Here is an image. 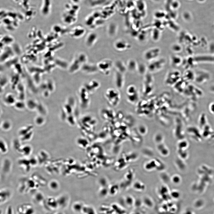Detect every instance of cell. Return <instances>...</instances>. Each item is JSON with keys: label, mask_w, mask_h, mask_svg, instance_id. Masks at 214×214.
Segmentation results:
<instances>
[{"label": "cell", "mask_w": 214, "mask_h": 214, "mask_svg": "<svg viewBox=\"0 0 214 214\" xmlns=\"http://www.w3.org/2000/svg\"><path fill=\"white\" fill-rule=\"evenodd\" d=\"M104 96L107 102L112 107L118 106L120 103L121 94L117 89L112 88L107 89L105 92Z\"/></svg>", "instance_id": "6da1fadb"}, {"label": "cell", "mask_w": 214, "mask_h": 214, "mask_svg": "<svg viewBox=\"0 0 214 214\" xmlns=\"http://www.w3.org/2000/svg\"><path fill=\"white\" fill-rule=\"evenodd\" d=\"M98 70L104 75H108L110 73L112 66V62L109 60H104L97 64Z\"/></svg>", "instance_id": "7a4b0ae2"}, {"label": "cell", "mask_w": 214, "mask_h": 214, "mask_svg": "<svg viewBox=\"0 0 214 214\" xmlns=\"http://www.w3.org/2000/svg\"><path fill=\"white\" fill-rule=\"evenodd\" d=\"M127 98L128 101L131 103H135L138 98L135 87L132 85L129 86L126 90Z\"/></svg>", "instance_id": "3957f363"}, {"label": "cell", "mask_w": 214, "mask_h": 214, "mask_svg": "<svg viewBox=\"0 0 214 214\" xmlns=\"http://www.w3.org/2000/svg\"><path fill=\"white\" fill-rule=\"evenodd\" d=\"M90 94L84 87L80 93V98L83 108L86 109L88 108L90 104Z\"/></svg>", "instance_id": "277c9868"}, {"label": "cell", "mask_w": 214, "mask_h": 214, "mask_svg": "<svg viewBox=\"0 0 214 214\" xmlns=\"http://www.w3.org/2000/svg\"><path fill=\"white\" fill-rule=\"evenodd\" d=\"M100 86V82L96 80H92L87 82L84 87L91 95L95 93Z\"/></svg>", "instance_id": "5b68a950"}, {"label": "cell", "mask_w": 214, "mask_h": 214, "mask_svg": "<svg viewBox=\"0 0 214 214\" xmlns=\"http://www.w3.org/2000/svg\"><path fill=\"white\" fill-rule=\"evenodd\" d=\"M98 38L97 34L95 33H90L88 34L86 40V43L87 46L91 47L95 43Z\"/></svg>", "instance_id": "8992f818"}, {"label": "cell", "mask_w": 214, "mask_h": 214, "mask_svg": "<svg viewBox=\"0 0 214 214\" xmlns=\"http://www.w3.org/2000/svg\"><path fill=\"white\" fill-rule=\"evenodd\" d=\"M123 74L117 71L115 75V84L117 88L122 89L124 85V78Z\"/></svg>", "instance_id": "52a82bcc"}, {"label": "cell", "mask_w": 214, "mask_h": 214, "mask_svg": "<svg viewBox=\"0 0 214 214\" xmlns=\"http://www.w3.org/2000/svg\"><path fill=\"white\" fill-rule=\"evenodd\" d=\"M114 47L117 50L123 51L129 49L130 45L126 41L124 40H119L115 43Z\"/></svg>", "instance_id": "ba28073f"}, {"label": "cell", "mask_w": 214, "mask_h": 214, "mask_svg": "<svg viewBox=\"0 0 214 214\" xmlns=\"http://www.w3.org/2000/svg\"><path fill=\"white\" fill-rule=\"evenodd\" d=\"M83 69L84 71L88 74L96 73L98 70L97 66L90 64H84Z\"/></svg>", "instance_id": "9c48e42d"}, {"label": "cell", "mask_w": 214, "mask_h": 214, "mask_svg": "<svg viewBox=\"0 0 214 214\" xmlns=\"http://www.w3.org/2000/svg\"><path fill=\"white\" fill-rule=\"evenodd\" d=\"M73 31L72 35L76 38H79L83 36L86 33L85 30L82 27L75 28Z\"/></svg>", "instance_id": "30bf717a"}, {"label": "cell", "mask_w": 214, "mask_h": 214, "mask_svg": "<svg viewBox=\"0 0 214 214\" xmlns=\"http://www.w3.org/2000/svg\"><path fill=\"white\" fill-rule=\"evenodd\" d=\"M117 71L124 74L127 70L126 66H125L124 64L121 61H118L116 64Z\"/></svg>", "instance_id": "8fae6325"}, {"label": "cell", "mask_w": 214, "mask_h": 214, "mask_svg": "<svg viewBox=\"0 0 214 214\" xmlns=\"http://www.w3.org/2000/svg\"><path fill=\"white\" fill-rule=\"evenodd\" d=\"M4 101L6 104L11 105L15 103V98L12 95L9 94L5 96Z\"/></svg>", "instance_id": "7c38bea8"}, {"label": "cell", "mask_w": 214, "mask_h": 214, "mask_svg": "<svg viewBox=\"0 0 214 214\" xmlns=\"http://www.w3.org/2000/svg\"><path fill=\"white\" fill-rule=\"evenodd\" d=\"M135 63L134 60H131L128 61L127 63V68H128L130 70L133 71L135 70L136 66H133L136 65V63L133 64Z\"/></svg>", "instance_id": "4fadbf2b"}, {"label": "cell", "mask_w": 214, "mask_h": 214, "mask_svg": "<svg viewBox=\"0 0 214 214\" xmlns=\"http://www.w3.org/2000/svg\"><path fill=\"white\" fill-rule=\"evenodd\" d=\"M11 124L10 122L8 121H5L3 122L2 124V127L5 130L9 129L11 127Z\"/></svg>", "instance_id": "5bb4252c"}, {"label": "cell", "mask_w": 214, "mask_h": 214, "mask_svg": "<svg viewBox=\"0 0 214 214\" xmlns=\"http://www.w3.org/2000/svg\"><path fill=\"white\" fill-rule=\"evenodd\" d=\"M172 181L175 183H178L180 181L181 179L178 176H174L173 177Z\"/></svg>", "instance_id": "9a60e30c"}, {"label": "cell", "mask_w": 214, "mask_h": 214, "mask_svg": "<svg viewBox=\"0 0 214 214\" xmlns=\"http://www.w3.org/2000/svg\"><path fill=\"white\" fill-rule=\"evenodd\" d=\"M210 110L214 114V104L211 106Z\"/></svg>", "instance_id": "2e32d148"}, {"label": "cell", "mask_w": 214, "mask_h": 214, "mask_svg": "<svg viewBox=\"0 0 214 214\" xmlns=\"http://www.w3.org/2000/svg\"><path fill=\"white\" fill-rule=\"evenodd\" d=\"M0 114H1V110H0Z\"/></svg>", "instance_id": "e0dca14e"}]
</instances>
